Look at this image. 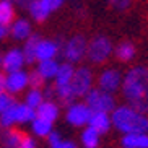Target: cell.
I'll return each mask as SVG.
<instances>
[{
	"instance_id": "6da1fadb",
	"label": "cell",
	"mask_w": 148,
	"mask_h": 148,
	"mask_svg": "<svg viewBox=\"0 0 148 148\" xmlns=\"http://www.w3.org/2000/svg\"><path fill=\"white\" fill-rule=\"evenodd\" d=\"M122 95L127 104L142 114H148V67H132L122 80Z\"/></svg>"
},
{
	"instance_id": "7a4b0ae2",
	"label": "cell",
	"mask_w": 148,
	"mask_h": 148,
	"mask_svg": "<svg viewBox=\"0 0 148 148\" xmlns=\"http://www.w3.org/2000/svg\"><path fill=\"white\" fill-rule=\"evenodd\" d=\"M111 122L117 130L124 134H147L148 132V117L132 109L130 106L116 108L111 116Z\"/></svg>"
},
{
	"instance_id": "3957f363",
	"label": "cell",
	"mask_w": 148,
	"mask_h": 148,
	"mask_svg": "<svg viewBox=\"0 0 148 148\" xmlns=\"http://www.w3.org/2000/svg\"><path fill=\"white\" fill-rule=\"evenodd\" d=\"M112 54V42L106 36H95L90 42H88L86 56L90 62L93 64H103L109 59V56Z\"/></svg>"
},
{
	"instance_id": "277c9868",
	"label": "cell",
	"mask_w": 148,
	"mask_h": 148,
	"mask_svg": "<svg viewBox=\"0 0 148 148\" xmlns=\"http://www.w3.org/2000/svg\"><path fill=\"white\" fill-rule=\"evenodd\" d=\"M85 103L91 111H99V112H111L116 109V101L112 95L103 90H90L85 95Z\"/></svg>"
},
{
	"instance_id": "5b68a950",
	"label": "cell",
	"mask_w": 148,
	"mask_h": 148,
	"mask_svg": "<svg viewBox=\"0 0 148 148\" xmlns=\"http://www.w3.org/2000/svg\"><path fill=\"white\" fill-rule=\"evenodd\" d=\"M93 85V73L88 67H78L75 70L73 78L70 82V88H72V93L75 95V98L78 96H85L90 90H91Z\"/></svg>"
},
{
	"instance_id": "8992f818",
	"label": "cell",
	"mask_w": 148,
	"mask_h": 148,
	"mask_svg": "<svg viewBox=\"0 0 148 148\" xmlns=\"http://www.w3.org/2000/svg\"><path fill=\"white\" fill-rule=\"evenodd\" d=\"M88 49V41L85 36H73L70 41H67V44L64 46V57L67 59L69 64H77L86 56Z\"/></svg>"
},
{
	"instance_id": "52a82bcc",
	"label": "cell",
	"mask_w": 148,
	"mask_h": 148,
	"mask_svg": "<svg viewBox=\"0 0 148 148\" xmlns=\"http://www.w3.org/2000/svg\"><path fill=\"white\" fill-rule=\"evenodd\" d=\"M93 111L86 106V103H73L72 106H69L67 111V121L75 127L86 125L90 122Z\"/></svg>"
},
{
	"instance_id": "ba28073f",
	"label": "cell",
	"mask_w": 148,
	"mask_h": 148,
	"mask_svg": "<svg viewBox=\"0 0 148 148\" xmlns=\"http://www.w3.org/2000/svg\"><path fill=\"white\" fill-rule=\"evenodd\" d=\"M98 85H99V90L109 93V95H111V93H116L119 90V86L122 85L121 73H119L117 70H112V69L104 70V72L99 75Z\"/></svg>"
},
{
	"instance_id": "9c48e42d",
	"label": "cell",
	"mask_w": 148,
	"mask_h": 148,
	"mask_svg": "<svg viewBox=\"0 0 148 148\" xmlns=\"http://www.w3.org/2000/svg\"><path fill=\"white\" fill-rule=\"evenodd\" d=\"M62 47V42H56V41L49 39H41L36 49V60H51L56 59V56L59 54V49Z\"/></svg>"
},
{
	"instance_id": "30bf717a",
	"label": "cell",
	"mask_w": 148,
	"mask_h": 148,
	"mask_svg": "<svg viewBox=\"0 0 148 148\" xmlns=\"http://www.w3.org/2000/svg\"><path fill=\"white\" fill-rule=\"evenodd\" d=\"M23 64H25V57H23V51L20 49H10L8 52L3 56V65L2 69L5 72H16V70H21Z\"/></svg>"
},
{
	"instance_id": "8fae6325",
	"label": "cell",
	"mask_w": 148,
	"mask_h": 148,
	"mask_svg": "<svg viewBox=\"0 0 148 148\" xmlns=\"http://www.w3.org/2000/svg\"><path fill=\"white\" fill-rule=\"evenodd\" d=\"M28 86V73L23 70H16L7 75V91L20 93Z\"/></svg>"
},
{
	"instance_id": "7c38bea8",
	"label": "cell",
	"mask_w": 148,
	"mask_h": 148,
	"mask_svg": "<svg viewBox=\"0 0 148 148\" xmlns=\"http://www.w3.org/2000/svg\"><path fill=\"white\" fill-rule=\"evenodd\" d=\"M111 117H109L108 112H99V111H93L91 117H90V122H88V125L93 127L96 132H99V134H106V132L111 129Z\"/></svg>"
},
{
	"instance_id": "4fadbf2b",
	"label": "cell",
	"mask_w": 148,
	"mask_h": 148,
	"mask_svg": "<svg viewBox=\"0 0 148 148\" xmlns=\"http://www.w3.org/2000/svg\"><path fill=\"white\" fill-rule=\"evenodd\" d=\"M36 117L44 119V121L54 122L57 117H59V106L54 103V101H42L41 106L36 109Z\"/></svg>"
},
{
	"instance_id": "5bb4252c",
	"label": "cell",
	"mask_w": 148,
	"mask_h": 148,
	"mask_svg": "<svg viewBox=\"0 0 148 148\" xmlns=\"http://www.w3.org/2000/svg\"><path fill=\"white\" fill-rule=\"evenodd\" d=\"M10 28H12V29H10L12 36H13L15 39H18V41H26L28 38L33 34V33H31L29 21H28V20H25V18H20V20L13 21Z\"/></svg>"
},
{
	"instance_id": "9a60e30c",
	"label": "cell",
	"mask_w": 148,
	"mask_h": 148,
	"mask_svg": "<svg viewBox=\"0 0 148 148\" xmlns=\"http://www.w3.org/2000/svg\"><path fill=\"white\" fill-rule=\"evenodd\" d=\"M124 148H148V134H124Z\"/></svg>"
},
{
	"instance_id": "2e32d148",
	"label": "cell",
	"mask_w": 148,
	"mask_h": 148,
	"mask_svg": "<svg viewBox=\"0 0 148 148\" xmlns=\"http://www.w3.org/2000/svg\"><path fill=\"white\" fill-rule=\"evenodd\" d=\"M39 41H41L39 34H31L26 39V42L23 46V57H25L26 64H34L36 62V49H38Z\"/></svg>"
},
{
	"instance_id": "e0dca14e",
	"label": "cell",
	"mask_w": 148,
	"mask_h": 148,
	"mask_svg": "<svg viewBox=\"0 0 148 148\" xmlns=\"http://www.w3.org/2000/svg\"><path fill=\"white\" fill-rule=\"evenodd\" d=\"M23 137H25V134L21 130L10 129V130H7L2 135V145H3L2 148H20Z\"/></svg>"
},
{
	"instance_id": "ac0fdd59",
	"label": "cell",
	"mask_w": 148,
	"mask_h": 148,
	"mask_svg": "<svg viewBox=\"0 0 148 148\" xmlns=\"http://www.w3.org/2000/svg\"><path fill=\"white\" fill-rule=\"evenodd\" d=\"M73 73H75V69L72 64H62L59 65V72L56 75V86H67L70 85L72 78H73Z\"/></svg>"
},
{
	"instance_id": "d6986e66",
	"label": "cell",
	"mask_w": 148,
	"mask_h": 148,
	"mask_svg": "<svg viewBox=\"0 0 148 148\" xmlns=\"http://www.w3.org/2000/svg\"><path fill=\"white\" fill-rule=\"evenodd\" d=\"M135 54H137V49L130 41H122L116 47V57L121 62H130L135 57Z\"/></svg>"
},
{
	"instance_id": "ffe728a7",
	"label": "cell",
	"mask_w": 148,
	"mask_h": 148,
	"mask_svg": "<svg viewBox=\"0 0 148 148\" xmlns=\"http://www.w3.org/2000/svg\"><path fill=\"white\" fill-rule=\"evenodd\" d=\"M15 20V8L13 3L8 0H0V25L10 26Z\"/></svg>"
},
{
	"instance_id": "44dd1931",
	"label": "cell",
	"mask_w": 148,
	"mask_h": 148,
	"mask_svg": "<svg viewBox=\"0 0 148 148\" xmlns=\"http://www.w3.org/2000/svg\"><path fill=\"white\" fill-rule=\"evenodd\" d=\"M28 12H29L31 18L38 23H42L49 16V12L44 8V5L41 3V0H31L29 5H28Z\"/></svg>"
},
{
	"instance_id": "7402d4cb",
	"label": "cell",
	"mask_w": 148,
	"mask_h": 148,
	"mask_svg": "<svg viewBox=\"0 0 148 148\" xmlns=\"http://www.w3.org/2000/svg\"><path fill=\"white\" fill-rule=\"evenodd\" d=\"M36 119V111L26 104H15V122H29Z\"/></svg>"
},
{
	"instance_id": "603a6c76",
	"label": "cell",
	"mask_w": 148,
	"mask_h": 148,
	"mask_svg": "<svg viewBox=\"0 0 148 148\" xmlns=\"http://www.w3.org/2000/svg\"><path fill=\"white\" fill-rule=\"evenodd\" d=\"M38 72H39V73L42 75L46 80L56 78L57 72H59V64H57L56 59H51V60H42V62H39Z\"/></svg>"
},
{
	"instance_id": "cb8c5ba5",
	"label": "cell",
	"mask_w": 148,
	"mask_h": 148,
	"mask_svg": "<svg viewBox=\"0 0 148 148\" xmlns=\"http://www.w3.org/2000/svg\"><path fill=\"white\" fill-rule=\"evenodd\" d=\"M56 86V85H54ZM56 98L60 101L64 106H72L75 103V95L72 93L70 85L67 86H56Z\"/></svg>"
},
{
	"instance_id": "d4e9b609",
	"label": "cell",
	"mask_w": 148,
	"mask_h": 148,
	"mask_svg": "<svg viewBox=\"0 0 148 148\" xmlns=\"http://www.w3.org/2000/svg\"><path fill=\"white\" fill-rule=\"evenodd\" d=\"M82 142L85 148H96L99 143V132H96L93 127L88 125L82 134Z\"/></svg>"
},
{
	"instance_id": "484cf974",
	"label": "cell",
	"mask_w": 148,
	"mask_h": 148,
	"mask_svg": "<svg viewBox=\"0 0 148 148\" xmlns=\"http://www.w3.org/2000/svg\"><path fill=\"white\" fill-rule=\"evenodd\" d=\"M33 132L39 137H49V134L52 132V122L36 117L33 121Z\"/></svg>"
},
{
	"instance_id": "4316f807",
	"label": "cell",
	"mask_w": 148,
	"mask_h": 148,
	"mask_svg": "<svg viewBox=\"0 0 148 148\" xmlns=\"http://www.w3.org/2000/svg\"><path fill=\"white\" fill-rule=\"evenodd\" d=\"M42 101H44V95H42L41 90H29V91L26 93V103H25V104L33 108L36 111V109L41 106Z\"/></svg>"
},
{
	"instance_id": "83f0119b",
	"label": "cell",
	"mask_w": 148,
	"mask_h": 148,
	"mask_svg": "<svg viewBox=\"0 0 148 148\" xmlns=\"http://www.w3.org/2000/svg\"><path fill=\"white\" fill-rule=\"evenodd\" d=\"M44 77L38 72V70H33V72H29L28 73V85L31 86V90H41V88L44 86Z\"/></svg>"
},
{
	"instance_id": "f1b7e54d",
	"label": "cell",
	"mask_w": 148,
	"mask_h": 148,
	"mask_svg": "<svg viewBox=\"0 0 148 148\" xmlns=\"http://www.w3.org/2000/svg\"><path fill=\"white\" fill-rule=\"evenodd\" d=\"M15 104L13 96H10L8 93H2L0 95V114H3L7 109H10Z\"/></svg>"
},
{
	"instance_id": "f546056e",
	"label": "cell",
	"mask_w": 148,
	"mask_h": 148,
	"mask_svg": "<svg viewBox=\"0 0 148 148\" xmlns=\"http://www.w3.org/2000/svg\"><path fill=\"white\" fill-rule=\"evenodd\" d=\"M109 5L112 7L114 10H119V12H124V10H127L129 7H130L132 0H108Z\"/></svg>"
},
{
	"instance_id": "4dcf8cb0",
	"label": "cell",
	"mask_w": 148,
	"mask_h": 148,
	"mask_svg": "<svg viewBox=\"0 0 148 148\" xmlns=\"http://www.w3.org/2000/svg\"><path fill=\"white\" fill-rule=\"evenodd\" d=\"M49 145H51V148H62V143H64V140H62V137L57 132H51L49 134Z\"/></svg>"
},
{
	"instance_id": "1f68e13d",
	"label": "cell",
	"mask_w": 148,
	"mask_h": 148,
	"mask_svg": "<svg viewBox=\"0 0 148 148\" xmlns=\"http://www.w3.org/2000/svg\"><path fill=\"white\" fill-rule=\"evenodd\" d=\"M41 3H42V5H44V8L47 10L49 13H51V12L57 10L62 3H64V0H41Z\"/></svg>"
},
{
	"instance_id": "d6a6232c",
	"label": "cell",
	"mask_w": 148,
	"mask_h": 148,
	"mask_svg": "<svg viewBox=\"0 0 148 148\" xmlns=\"http://www.w3.org/2000/svg\"><path fill=\"white\" fill-rule=\"evenodd\" d=\"M20 148H36V143H34V140L31 138L29 135H25V137H23V140H21Z\"/></svg>"
},
{
	"instance_id": "836d02e7",
	"label": "cell",
	"mask_w": 148,
	"mask_h": 148,
	"mask_svg": "<svg viewBox=\"0 0 148 148\" xmlns=\"http://www.w3.org/2000/svg\"><path fill=\"white\" fill-rule=\"evenodd\" d=\"M44 98L47 101H52L54 98H56V86H46L44 88Z\"/></svg>"
},
{
	"instance_id": "e575fe53",
	"label": "cell",
	"mask_w": 148,
	"mask_h": 148,
	"mask_svg": "<svg viewBox=\"0 0 148 148\" xmlns=\"http://www.w3.org/2000/svg\"><path fill=\"white\" fill-rule=\"evenodd\" d=\"M7 91V77L3 73H0V95Z\"/></svg>"
},
{
	"instance_id": "d590c367",
	"label": "cell",
	"mask_w": 148,
	"mask_h": 148,
	"mask_svg": "<svg viewBox=\"0 0 148 148\" xmlns=\"http://www.w3.org/2000/svg\"><path fill=\"white\" fill-rule=\"evenodd\" d=\"M8 2H12V3H16V5H20V7H26V8H28V5H29L31 0H8Z\"/></svg>"
},
{
	"instance_id": "8d00e7d4",
	"label": "cell",
	"mask_w": 148,
	"mask_h": 148,
	"mask_svg": "<svg viewBox=\"0 0 148 148\" xmlns=\"http://www.w3.org/2000/svg\"><path fill=\"white\" fill-rule=\"evenodd\" d=\"M62 148H77V145L72 142V140H64V143H62Z\"/></svg>"
},
{
	"instance_id": "74e56055",
	"label": "cell",
	"mask_w": 148,
	"mask_h": 148,
	"mask_svg": "<svg viewBox=\"0 0 148 148\" xmlns=\"http://www.w3.org/2000/svg\"><path fill=\"white\" fill-rule=\"evenodd\" d=\"M7 26H3V25H0V39H3L5 36H7Z\"/></svg>"
},
{
	"instance_id": "f35d334b",
	"label": "cell",
	"mask_w": 148,
	"mask_h": 148,
	"mask_svg": "<svg viewBox=\"0 0 148 148\" xmlns=\"http://www.w3.org/2000/svg\"><path fill=\"white\" fill-rule=\"evenodd\" d=\"M2 65H3V54H0V69H2Z\"/></svg>"
},
{
	"instance_id": "ab89813d",
	"label": "cell",
	"mask_w": 148,
	"mask_h": 148,
	"mask_svg": "<svg viewBox=\"0 0 148 148\" xmlns=\"http://www.w3.org/2000/svg\"><path fill=\"white\" fill-rule=\"evenodd\" d=\"M0 127H2V125H0Z\"/></svg>"
}]
</instances>
